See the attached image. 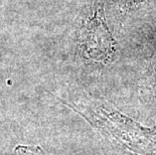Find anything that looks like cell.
<instances>
[{"instance_id":"1","label":"cell","mask_w":156,"mask_h":155,"mask_svg":"<svg viewBox=\"0 0 156 155\" xmlns=\"http://www.w3.org/2000/svg\"><path fill=\"white\" fill-rule=\"evenodd\" d=\"M84 52L96 60H107L115 52V42L111 37L103 17L102 9H97L82 31Z\"/></svg>"},{"instance_id":"2","label":"cell","mask_w":156,"mask_h":155,"mask_svg":"<svg viewBox=\"0 0 156 155\" xmlns=\"http://www.w3.org/2000/svg\"><path fill=\"white\" fill-rule=\"evenodd\" d=\"M147 82L148 83L146 85V92L144 94L146 103L156 111V65H154L152 74L148 77Z\"/></svg>"}]
</instances>
